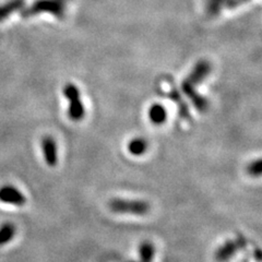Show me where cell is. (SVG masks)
I'll use <instances>...</instances> for the list:
<instances>
[{"label":"cell","mask_w":262,"mask_h":262,"mask_svg":"<svg viewBox=\"0 0 262 262\" xmlns=\"http://www.w3.org/2000/svg\"><path fill=\"white\" fill-rule=\"evenodd\" d=\"M128 262H139V261H128Z\"/></svg>","instance_id":"obj_18"},{"label":"cell","mask_w":262,"mask_h":262,"mask_svg":"<svg viewBox=\"0 0 262 262\" xmlns=\"http://www.w3.org/2000/svg\"><path fill=\"white\" fill-rule=\"evenodd\" d=\"M159 92L164 96L167 97L171 102H174L178 106V112H179V117L183 120L187 121H191V116H190V112L186 102L184 101V98L180 95L178 92V90L174 85L173 81H171L169 78H163L159 82Z\"/></svg>","instance_id":"obj_4"},{"label":"cell","mask_w":262,"mask_h":262,"mask_svg":"<svg viewBox=\"0 0 262 262\" xmlns=\"http://www.w3.org/2000/svg\"><path fill=\"white\" fill-rule=\"evenodd\" d=\"M128 152L131 155H135V157H140L143 155L147 150V142L144 140L143 138H135L133 140H130L127 145Z\"/></svg>","instance_id":"obj_11"},{"label":"cell","mask_w":262,"mask_h":262,"mask_svg":"<svg viewBox=\"0 0 262 262\" xmlns=\"http://www.w3.org/2000/svg\"><path fill=\"white\" fill-rule=\"evenodd\" d=\"M228 0H206V12L211 18L219 15Z\"/></svg>","instance_id":"obj_13"},{"label":"cell","mask_w":262,"mask_h":262,"mask_svg":"<svg viewBox=\"0 0 262 262\" xmlns=\"http://www.w3.org/2000/svg\"><path fill=\"white\" fill-rule=\"evenodd\" d=\"M211 72V64L207 60H199L194 64L191 72L184 79L182 82V91L184 94L192 102L193 107L203 113L209 107V103L206 97L196 92L195 86L207 78V76Z\"/></svg>","instance_id":"obj_1"},{"label":"cell","mask_w":262,"mask_h":262,"mask_svg":"<svg viewBox=\"0 0 262 262\" xmlns=\"http://www.w3.org/2000/svg\"><path fill=\"white\" fill-rule=\"evenodd\" d=\"M16 228L12 223H5L0 226V246H4L13 239Z\"/></svg>","instance_id":"obj_14"},{"label":"cell","mask_w":262,"mask_h":262,"mask_svg":"<svg viewBox=\"0 0 262 262\" xmlns=\"http://www.w3.org/2000/svg\"><path fill=\"white\" fill-rule=\"evenodd\" d=\"M40 146H42L44 160L47 165L55 167L57 165V162H58V152H57L56 141L51 136H45L42 139V141H40Z\"/></svg>","instance_id":"obj_8"},{"label":"cell","mask_w":262,"mask_h":262,"mask_svg":"<svg viewBox=\"0 0 262 262\" xmlns=\"http://www.w3.org/2000/svg\"><path fill=\"white\" fill-rule=\"evenodd\" d=\"M149 118L153 125L161 126L167 119V112L161 104H153L149 110Z\"/></svg>","instance_id":"obj_9"},{"label":"cell","mask_w":262,"mask_h":262,"mask_svg":"<svg viewBox=\"0 0 262 262\" xmlns=\"http://www.w3.org/2000/svg\"><path fill=\"white\" fill-rule=\"evenodd\" d=\"M24 6V0H10L0 6V22L6 20L13 12L21 10Z\"/></svg>","instance_id":"obj_10"},{"label":"cell","mask_w":262,"mask_h":262,"mask_svg":"<svg viewBox=\"0 0 262 262\" xmlns=\"http://www.w3.org/2000/svg\"><path fill=\"white\" fill-rule=\"evenodd\" d=\"M247 246V239L244 236L239 235L235 239L226 241L223 245H221L220 247L214 252V259L217 262H225L229 259H232L237 252L239 250L246 248Z\"/></svg>","instance_id":"obj_6"},{"label":"cell","mask_w":262,"mask_h":262,"mask_svg":"<svg viewBox=\"0 0 262 262\" xmlns=\"http://www.w3.org/2000/svg\"><path fill=\"white\" fill-rule=\"evenodd\" d=\"M69 0H36L28 8H22L21 16L24 19L31 18L33 15L39 13H51L55 15L58 20L64 18L66 5Z\"/></svg>","instance_id":"obj_2"},{"label":"cell","mask_w":262,"mask_h":262,"mask_svg":"<svg viewBox=\"0 0 262 262\" xmlns=\"http://www.w3.org/2000/svg\"><path fill=\"white\" fill-rule=\"evenodd\" d=\"M261 250H260V248H257L256 250H255V252H253V257H255V259H256V261L257 262H261Z\"/></svg>","instance_id":"obj_17"},{"label":"cell","mask_w":262,"mask_h":262,"mask_svg":"<svg viewBox=\"0 0 262 262\" xmlns=\"http://www.w3.org/2000/svg\"><path fill=\"white\" fill-rule=\"evenodd\" d=\"M155 255L154 245L150 242H143L140 247H139V262H153V258Z\"/></svg>","instance_id":"obj_12"},{"label":"cell","mask_w":262,"mask_h":262,"mask_svg":"<svg viewBox=\"0 0 262 262\" xmlns=\"http://www.w3.org/2000/svg\"><path fill=\"white\" fill-rule=\"evenodd\" d=\"M63 94L66 98L69 101V118L73 121H80L81 119H83L85 115V110L83 103L81 101V95L78 88L72 83H67L63 86Z\"/></svg>","instance_id":"obj_5"},{"label":"cell","mask_w":262,"mask_h":262,"mask_svg":"<svg viewBox=\"0 0 262 262\" xmlns=\"http://www.w3.org/2000/svg\"><path fill=\"white\" fill-rule=\"evenodd\" d=\"M108 208L116 214L142 216L150 212V204L144 200H128L115 198L108 202Z\"/></svg>","instance_id":"obj_3"},{"label":"cell","mask_w":262,"mask_h":262,"mask_svg":"<svg viewBox=\"0 0 262 262\" xmlns=\"http://www.w3.org/2000/svg\"><path fill=\"white\" fill-rule=\"evenodd\" d=\"M247 173L251 177H260L261 176V160H255L248 164Z\"/></svg>","instance_id":"obj_15"},{"label":"cell","mask_w":262,"mask_h":262,"mask_svg":"<svg viewBox=\"0 0 262 262\" xmlns=\"http://www.w3.org/2000/svg\"><path fill=\"white\" fill-rule=\"evenodd\" d=\"M243 262H248V261H247V260H244V261H243Z\"/></svg>","instance_id":"obj_19"},{"label":"cell","mask_w":262,"mask_h":262,"mask_svg":"<svg viewBox=\"0 0 262 262\" xmlns=\"http://www.w3.org/2000/svg\"><path fill=\"white\" fill-rule=\"evenodd\" d=\"M0 202L15 207H22L27 203V198L18 188L6 185L0 188Z\"/></svg>","instance_id":"obj_7"},{"label":"cell","mask_w":262,"mask_h":262,"mask_svg":"<svg viewBox=\"0 0 262 262\" xmlns=\"http://www.w3.org/2000/svg\"><path fill=\"white\" fill-rule=\"evenodd\" d=\"M248 2L249 0H228L227 4L225 5V8H227V9H234V8L239 7Z\"/></svg>","instance_id":"obj_16"}]
</instances>
